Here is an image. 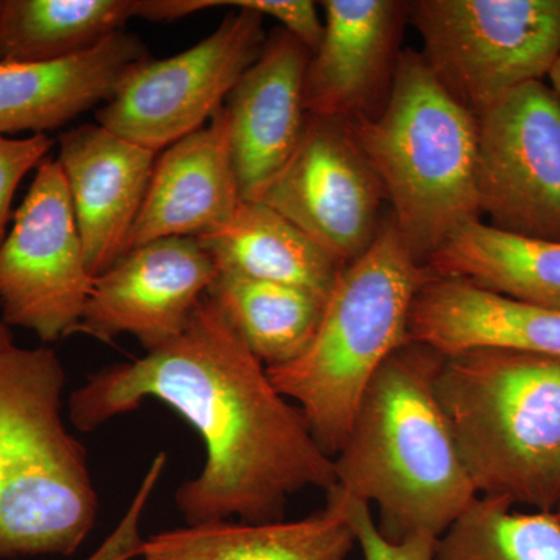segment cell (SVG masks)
I'll return each instance as SVG.
<instances>
[{"label":"cell","instance_id":"30","mask_svg":"<svg viewBox=\"0 0 560 560\" xmlns=\"http://www.w3.org/2000/svg\"><path fill=\"white\" fill-rule=\"evenodd\" d=\"M13 334H11L10 327L7 326L5 320L0 316V348L13 345Z\"/></svg>","mask_w":560,"mask_h":560},{"label":"cell","instance_id":"18","mask_svg":"<svg viewBox=\"0 0 560 560\" xmlns=\"http://www.w3.org/2000/svg\"><path fill=\"white\" fill-rule=\"evenodd\" d=\"M408 338L442 355L499 348L560 357V311L433 276L412 304Z\"/></svg>","mask_w":560,"mask_h":560},{"label":"cell","instance_id":"2","mask_svg":"<svg viewBox=\"0 0 560 560\" xmlns=\"http://www.w3.org/2000/svg\"><path fill=\"white\" fill-rule=\"evenodd\" d=\"M442 360L418 341L397 349L334 456L337 488L377 506L378 533L390 544L440 540L478 499L434 390Z\"/></svg>","mask_w":560,"mask_h":560},{"label":"cell","instance_id":"32","mask_svg":"<svg viewBox=\"0 0 560 560\" xmlns=\"http://www.w3.org/2000/svg\"><path fill=\"white\" fill-rule=\"evenodd\" d=\"M555 515H556V517L559 518V522H560V499L558 501V506H556Z\"/></svg>","mask_w":560,"mask_h":560},{"label":"cell","instance_id":"20","mask_svg":"<svg viewBox=\"0 0 560 560\" xmlns=\"http://www.w3.org/2000/svg\"><path fill=\"white\" fill-rule=\"evenodd\" d=\"M197 241L219 271L296 287L324 301L342 270L308 235L260 201L243 200L224 226Z\"/></svg>","mask_w":560,"mask_h":560},{"label":"cell","instance_id":"12","mask_svg":"<svg viewBox=\"0 0 560 560\" xmlns=\"http://www.w3.org/2000/svg\"><path fill=\"white\" fill-rule=\"evenodd\" d=\"M217 272L197 238L136 246L95 278L75 334L108 345L131 335L147 352L161 348L187 329Z\"/></svg>","mask_w":560,"mask_h":560},{"label":"cell","instance_id":"22","mask_svg":"<svg viewBox=\"0 0 560 560\" xmlns=\"http://www.w3.org/2000/svg\"><path fill=\"white\" fill-rule=\"evenodd\" d=\"M231 329L265 366H283L307 349L324 300L283 283L219 271L208 291Z\"/></svg>","mask_w":560,"mask_h":560},{"label":"cell","instance_id":"3","mask_svg":"<svg viewBox=\"0 0 560 560\" xmlns=\"http://www.w3.org/2000/svg\"><path fill=\"white\" fill-rule=\"evenodd\" d=\"M49 346L0 348V559L72 556L97 522L86 448L62 419Z\"/></svg>","mask_w":560,"mask_h":560},{"label":"cell","instance_id":"24","mask_svg":"<svg viewBox=\"0 0 560 560\" xmlns=\"http://www.w3.org/2000/svg\"><path fill=\"white\" fill-rule=\"evenodd\" d=\"M434 560H560V522L555 512L478 497L438 540Z\"/></svg>","mask_w":560,"mask_h":560},{"label":"cell","instance_id":"15","mask_svg":"<svg viewBox=\"0 0 560 560\" xmlns=\"http://www.w3.org/2000/svg\"><path fill=\"white\" fill-rule=\"evenodd\" d=\"M311 57L289 32L272 33L224 102L242 200H257L300 143L308 117L304 81Z\"/></svg>","mask_w":560,"mask_h":560},{"label":"cell","instance_id":"1","mask_svg":"<svg viewBox=\"0 0 560 560\" xmlns=\"http://www.w3.org/2000/svg\"><path fill=\"white\" fill-rule=\"evenodd\" d=\"M145 400L178 412L205 444L200 475L175 493L187 525L282 521L291 497L337 486L334 458L300 408L272 385L208 294L178 338L73 390L70 422L90 433Z\"/></svg>","mask_w":560,"mask_h":560},{"label":"cell","instance_id":"25","mask_svg":"<svg viewBox=\"0 0 560 560\" xmlns=\"http://www.w3.org/2000/svg\"><path fill=\"white\" fill-rule=\"evenodd\" d=\"M54 147L47 135H32L24 139H10L0 135V245L5 241L11 202L21 180L38 168Z\"/></svg>","mask_w":560,"mask_h":560},{"label":"cell","instance_id":"21","mask_svg":"<svg viewBox=\"0 0 560 560\" xmlns=\"http://www.w3.org/2000/svg\"><path fill=\"white\" fill-rule=\"evenodd\" d=\"M427 267L440 278L560 311L559 242L517 237L474 221L456 231Z\"/></svg>","mask_w":560,"mask_h":560},{"label":"cell","instance_id":"4","mask_svg":"<svg viewBox=\"0 0 560 560\" xmlns=\"http://www.w3.org/2000/svg\"><path fill=\"white\" fill-rule=\"evenodd\" d=\"M434 390L478 497L555 512L560 357L464 350L444 355Z\"/></svg>","mask_w":560,"mask_h":560},{"label":"cell","instance_id":"8","mask_svg":"<svg viewBox=\"0 0 560 560\" xmlns=\"http://www.w3.org/2000/svg\"><path fill=\"white\" fill-rule=\"evenodd\" d=\"M264 21L257 11L235 9L190 49L142 62L103 103L97 124L156 153L200 130L259 57Z\"/></svg>","mask_w":560,"mask_h":560},{"label":"cell","instance_id":"28","mask_svg":"<svg viewBox=\"0 0 560 560\" xmlns=\"http://www.w3.org/2000/svg\"><path fill=\"white\" fill-rule=\"evenodd\" d=\"M226 5L254 10L264 18L279 21L283 31L304 44L311 54H315L323 39L324 22L316 3L308 0H235L226 2Z\"/></svg>","mask_w":560,"mask_h":560},{"label":"cell","instance_id":"5","mask_svg":"<svg viewBox=\"0 0 560 560\" xmlns=\"http://www.w3.org/2000/svg\"><path fill=\"white\" fill-rule=\"evenodd\" d=\"M433 276L389 217L371 248L338 275L307 349L289 364L267 368L331 458L348 440L374 375L410 341L412 304Z\"/></svg>","mask_w":560,"mask_h":560},{"label":"cell","instance_id":"17","mask_svg":"<svg viewBox=\"0 0 560 560\" xmlns=\"http://www.w3.org/2000/svg\"><path fill=\"white\" fill-rule=\"evenodd\" d=\"M150 58L142 40L121 31L62 60L0 62V135H46L65 127L108 102L131 70Z\"/></svg>","mask_w":560,"mask_h":560},{"label":"cell","instance_id":"26","mask_svg":"<svg viewBox=\"0 0 560 560\" xmlns=\"http://www.w3.org/2000/svg\"><path fill=\"white\" fill-rule=\"evenodd\" d=\"M167 464L165 453H160L150 464L145 477L140 481L136 495L132 497L130 506L120 518L119 525L106 537L97 551L92 552L86 560H132L140 558L143 537L140 534V521L143 511L161 480L162 471Z\"/></svg>","mask_w":560,"mask_h":560},{"label":"cell","instance_id":"10","mask_svg":"<svg viewBox=\"0 0 560 560\" xmlns=\"http://www.w3.org/2000/svg\"><path fill=\"white\" fill-rule=\"evenodd\" d=\"M478 119V198L489 226L560 243V98L530 81Z\"/></svg>","mask_w":560,"mask_h":560},{"label":"cell","instance_id":"7","mask_svg":"<svg viewBox=\"0 0 560 560\" xmlns=\"http://www.w3.org/2000/svg\"><path fill=\"white\" fill-rule=\"evenodd\" d=\"M408 14L423 61L475 117L560 58V0H419Z\"/></svg>","mask_w":560,"mask_h":560},{"label":"cell","instance_id":"31","mask_svg":"<svg viewBox=\"0 0 560 560\" xmlns=\"http://www.w3.org/2000/svg\"><path fill=\"white\" fill-rule=\"evenodd\" d=\"M550 86L555 90L556 94L559 95L560 98V58L556 61L555 68L551 69L550 75Z\"/></svg>","mask_w":560,"mask_h":560},{"label":"cell","instance_id":"11","mask_svg":"<svg viewBox=\"0 0 560 560\" xmlns=\"http://www.w3.org/2000/svg\"><path fill=\"white\" fill-rule=\"evenodd\" d=\"M385 200L352 125L308 116L296 150L254 201L276 210L345 268L377 237Z\"/></svg>","mask_w":560,"mask_h":560},{"label":"cell","instance_id":"6","mask_svg":"<svg viewBox=\"0 0 560 560\" xmlns=\"http://www.w3.org/2000/svg\"><path fill=\"white\" fill-rule=\"evenodd\" d=\"M352 128L393 206L390 219L422 264L460 228L481 221L478 119L420 51H401L385 105Z\"/></svg>","mask_w":560,"mask_h":560},{"label":"cell","instance_id":"13","mask_svg":"<svg viewBox=\"0 0 560 560\" xmlns=\"http://www.w3.org/2000/svg\"><path fill=\"white\" fill-rule=\"evenodd\" d=\"M323 7V39L305 72V110L350 125L370 119L393 86L410 3L326 0Z\"/></svg>","mask_w":560,"mask_h":560},{"label":"cell","instance_id":"19","mask_svg":"<svg viewBox=\"0 0 560 560\" xmlns=\"http://www.w3.org/2000/svg\"><path fill=\"white\" fill-rule=\"evenodd\" d=\"M326 508L301 521H223L164 530L143 540L145 560H348L357 545L348 500L335 486Z\"/></svg>","mask_w":560,"mask_h":560},{"label":"cell","instance_id":"14","mask_svg":"<svg viewBox=\"0 0 560 560\" xmlns=\"http://www.w3.org/2000/svg\"><path fill=\"white\" fill-rule=\"evenodd\" d=\"M58 164L94 278L127 254L132 226L145 200L156 151L98 124L62 132Z\"/></svg>","mask_w":560,"mask_h":560},{"label":"cell","instance_id":"23","mask_svg":"<svg viewBox=\"0 0 560 560\" xmlns=\"http://www.w3.org/2000/svg\"><path fill=\"white\" fill-rule=\"evenodd\" d=\"M142 0H0V62L83 54L140 18Z\"/></svg>","mask_w":560,"mask_h":560},{"label":"cell","instance_id":"16","mask_svg":"<svg viewBox=\"0 0 560 560\" xmlns=\"http://www.w3.org/2000/svg\"><path fill=\"white\" fill-rule=\"evenodd\" d=\"M242 201L223 105L208 125L158 156L127 253L161 238L205 237L224 226Z\"/></svg>","mask_w":560,"mask_h":560},{"label":"cell","instance_id":"27","mask_svg":"<svg viewBox=\"0 0 560 560\" xmlns=\"http://www.w3.org/2000/svg\"><path fill=\"white\" fill-rule=\"evenodd\" d=\"M342 495L348 500L349 521L364 560H434L438 540L415 537L401 544H390L378 533L370 504L350 499L346 493Z\"/></svg>","mask_w":560,"mask_h":560},{"label":"cell","instance_id":"9","mask_svg":"<svg viewBox=\"0 0 560 560\" xmlns=\"http://www.w3.org/2000/svg\"><path fill=\"white\" fill-rule=\"evenodd\" d=\"M94 280L65 173L57 160H46L0 245L2 319L54 345L75 334Z\"/></svg>","mask_w":560,"mask_h":560},{"label":"cell","instance_id":"29","mask_svg":"<svg viewBox=\"0 0 560 560\" xmlns=\"http://www.w3.org/2000/svg\"><path fill=\"white\" fill-rule=\"evenodd\" d=\"M221 0H142L140 20L164 22L180 20L201 10L224 7Z\"/></svg>","mask_w":560,"mask_h":560}]
</instances>
